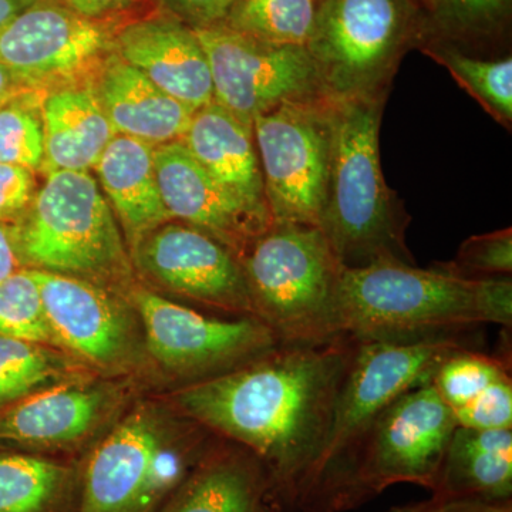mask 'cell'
<instances>
[{
	"instance_id": "obj_1",
	"label": "cell",
	"mask_w": 512,
	"mask_h": 512,
	"mask_svg": "<svg viewBox=\"0 0 512 512\" xmlns=\"http://www.w3.org/2000/svg\"><path fill=\"white\" fill-rule=\"evenodd\" d=\"M357 340L278 346L224 375L174 394L183 416L248 448L271 481L269 503L311 512L316 471Z\"/></svg>"
},
{
	"instance_id": "obj_2",
	"label": "cell",
	"mask_w": 512,
	"mask_h": 512,
	"mask_svg": "<svg viewBox=\"0 0 512 512\" xmlns=\"http://www.w3.org/2000/svg\"><path fill=\"white\" fill-rule=\"evenodd\" d=\"M339 296L346 335L359 342H426L487 323L512 326L511 275L473 279L440 265L376 262L343 269Z\"/></svg>"
},
{
	"instance_id": "obj_3",
	"label": "cell",
	"mask_w": 512,
	"mask_h": 512,
	"mask_svg": "<svg viewBox=\"0 0 512 512\" xmlns=\"http://www.w3.org/2000/svg\"><path fill=\"white\" fill-rule=\"evenodd\" d=\"M386 99L335 101L332 161L319 229L345 269L414 264L410 217L384 180L379 134Z\"/></svg>"
},
{
	"instance_id": "obj_4",
	"label": "cell",
	"mask_w": 512,
	"mask_h": 512,
	"mask_svg": "<svg viewBox=\"0 0 512 512\" xmlns=\"http://www.w3.org/2000/svg\"><path fill=\"white\" fill-rule=\"evenodd\" d=\"M254 316L281 346H320L345 338L343 266L312 225L274 222L239 256Z\"/></svg>"
},
{
	"instance_id": "obj_5",
	"label": "cell",
	"mask_w": 512,
	"mask_h": 512,
	"mask_svg": "<svg viewBox=\"0 0 512 512\" xmlns=\"http://www.w3.org/2000/svg\"><path fill=\"white\" fill-rule=\"evenodd\" d=\"M26 268L130 291L133 262L109 201L89 171L46 175L23 217L12 225Z\"/></svg>"
},
{
	"instance_id": "obj_6",
	"label": "cell",
	"mask_w": 512,
	"mask_h": 512,
	"mask_svg": "<svg viewBox=\"0 0 512 512\" xmlns=\"http://www.w3.org/2000/svg\"><path fill=\"white\" fill-rule=\"evenodd\" d=\"M466 348L461 336L416 343L357 340L316 471L311 512L350 510L353 460L367 429L397 397L430 383L448 356Z\"/></svg>"
},
{
	"instance_id": "obj_7",
	"label": "cell",
	"mask_w": 512,
	"mask_h": 512,
	"mask_svg": "<svg viewBox=\"0 0 512 512\" xmlns=\"http://www.w3.org/2000/svg\"><path fill=\"white\" fill-rule=\"evenodd\" d=\"M423 36L416 0H320L306 50L326 99H386L403 56Z\"/></svg>"
},
{
	"instance_id": "obj_8",
	"label": "cell",
	"mask_w": 512,
	"mask_h": 512,
	"mask_svg": "<svg viewBox=\"0 0 512 512\" xmlns=\"http://www.w3.org/2000/svg\"><path fill=\"white\" fill-rule=\"evenodd\" d=\"M335 101H288L252 121L274 222L318 227L332 161Z\"/></svg>"
},
{
	"instance_id": "obj_9",
	"label": "cell",
	"mask_w": 512,
	"mask_h": 512,
	"mask_svg": "<svg viewBox=\"0 0 512 512\" xmlns=\"http://www.w3.org/2000/svg\"><path fill=\"white\" fill-rule=\"evenodd\" d=\"M456 416L433 384L414 387L387 406L357 447L350 477V510L390 485L436 487Z\"/></svg>"
},
{
	"instance_id": "obj_10",
	"label": "cell",
	"mask_w": 512,
	"mask_h": 512,
	"mask_svg": "<svg viewBox=\"0 0 512 512\" xmlns=\"http://www.w3.org/2000/svg\"><path fill=\"white\" fill-rule=\"evenodd\" d=\"M127 296L143 326L147 355L185 386L224 375L281 346L252 316L212 318L143 286H133Z\"/></svg>"
},
{
	"instance_id": "obj_11",
	"label": "cell",
	"mask_w": 512,
	"mask_h": 512,
	"mask_svg": "<svg viewBox=\"0 0 512 512\" xmlns=\"http://www.w3.org/2000/svg\"><path fill=\"white\" fill-rule=\"evenodd\" d=\"M120 23L76 15L57 0H36L0 26V64L32 92L87 83L114 52Z\"/></svg>"
},
{
	"instance_id": "obj_12",
	"label": "cell",
	"mask_w": 512,
	"mask_h": 512,
	"mask_svg": "<svg viewBox=\"0 0 512 512\" xmlns=\"http://www.w3.org/2000/svg\"><path fill=\"white\" fill-rule=\"evenodd\" d=\"M32 271L56 348L109 375L143 363V326L128 296L73 276Z\"/></svg>"
},
{
	"instance_id": "obj_13",
	"label": "cell",
	"mask_w": 512,
	"mask_h": 512,
	"mask_svg": "<svg viewBox=\"0 0 512 512\" xmlns=\"http://www.w3.org/2000/svg\"><path fill=\"white\" fill-rule=\"evenodd\" d=\"M195 33L210 63L215 103L245 126L279 104L325 97L306 47L265 45L224 25Z\"/></svg>"
},
{
	"instance_id": "obj_14",
	"label": "cell",
	"mask_w": 512,
	"mask_h": 512,
	"mask_svg": "<svg viewBox=\"0 0 512 512\" xmlns=\"http://www.w3.org/2000/svg\"><path fill=\"white\" fill-rule=\"evenodd\" d=\"M130 256L147 281L167 292L239 318H255L238 256L201 229L167 222L133 245Z\"/></svg>"
},
{
	"instance_id": "obj_15",
	"label": "cell",
	"mask_w": 512,
	"mask_h": 512,
	"mask_svg": "<svg viewBox=\"0 0 512 512\" xmlns=\"http://www.w3.org/2000/svg\"><path fill=\"white\" fill-rule=\"evenodd\" d=\"M121 400L117 384L90 377L40 390L0 413V444L35 451L79 446L114 416Z\"/></svg>"
},
{
	"instance_id": "obj_16",
	"label": "cell",
	"mask_w": 512,
	"mask_h": 512,
	"mask_svg": "<svg viewBox=\"0 0 512 512\" xmlns=\"http://www.w3.org/2000/svg\"><path fill=\"white\" fill-rule=\"evenodd\" d=\"M173 421L151 404L127 414L83 467L76 512H141L154 453Z\"/></svg>"
},
{
	"instance_id": "obj_17",
	"label": "cell",
	"mask_w": 512,
	"mask_h": 512,
	"mask_svg": "<svg viewBox=\"0 0 512 512\" xmlns=\"http://www.w3.org/2000/svg\"><path fill=\"white\" fill-rule=\"evenodd\" d=\"M153 157L161 197L173 221L207 232L238 258L274 224L228 194L183 141L154 146Z\"/></svg>"
},
{
	"instance_id": "obj_18",
	"label": "cell",
	"mask_w": 512,
	"mask_h": 512,
	"mask_svg": "<svg viewBox=\"0 0 512 512\" xmlns=\"http://www.w3.org/2000/svg\"><path fill=\"white\" fill-rule=\"evenodd\" d=\"M114 52L191 110L214 101L210 63L197 33L168 13L120 25Z\"/></svg>"
},
{
	"instance_id": "obj_19",
	"label": "cell",
	"mask_w": 512,
	"mask_h": 512,
	"mask_svg": "<svg viewBox=\"0 0 512 512\" xmlns=\"http://www.w3.org/2000/svg\"><path fill=\"white\" fill-rule=\"evenodd\" d=\"M89 83L116 134L151 146L181 140L195 113L116 52L104 60Z\"/></svg>"
},
{
	"instance_id": "obj_20",
	"label": "cell",
	"mask_w": 512,
	"mask_h": 512,
	"mask_svg": "<svg viewBox=\"0 0 512 512\" xmlns=\"http://www.w3.org/2000/svg\"><path fill=\"white\" fill-rule=\"evenodd\" d=\"M181 141L205 171L258 217L274 222L266 204L254 131L211 101L192 114Z\"/></svg>"
},
{
	"instance_id": "obj_21",
	"label": "cell",
	"mask_w": 512,
	"mask_h": 512,
	"mask_svg": "<svg viewBox=\"0 0 512 512\" xmlns=\"http://www.w3.org/2000/svg\"><path fill=\"white\" fill-rule=\"evenodd\" d=\"M269 498L271 481L262 461L218 437L157 512H262Z\"/></svg>"
},
{
	"instance_id": "obj_22",
	"label": "cell",
	"mask_w": 512,
	"mask_h": 512,
	"mask_svg": "<svg viewBox=\"0 0 512 512\" xmlns=\"http://www.w3.org/2000/svg\"><path fill=\"white\" fill-rule=\"evenodd\" d=\"M153 150L146 141L117 134L94 167L97 183L130 247L148 232L173 221L161 197Z\"/></svg>"
},
{
	"instance_id": "obj_23",
	"label": "cell",
	"mask_w": 512,
	"mask_h": 512,
	"mask_svg": "<svg viewBox=\"0 0 512 512\" xmlns=\"http://www.w3.org/2000/svg\"><path fill=\"white\" fill-rule=\"evenodd\" d=\"M45 157L40 171L94 170L117 136L90 83L46 93L42 100Z\"/></svg>"
},
{
	"instance_id": "obj_24",
	"label": "cell",
	"mask_w": 512,
	"mask_h": 512,
	"mask_svg": "<svg viewBox=\"0 0 512 512\" xmlns=\"http://www.w3.org/2000/svg\"><path fill=\"white\" fill-rule=\"evenodd\" d=\"M431 494L437 498L512 501V430L458 426Z\"/></svg>"
},
{
	"instance_id": "obj_25",
	"label": "cell",
	"mask_w": 512,
	"mask_h": 512,
	"mask_svg": "<svg viewBox=\"0 0 512 512\" xmlns=\"http://www.w3.org/2000/svg\"><path fill=\"white\" fill-rule=\"evenodd\" d=\"M82 470L35 454L0 453V512H76Z\"/></svg>"
},
{
	"instance_id": "obj_26",
	"label": "cell",
	"mask_w": 512,
	"mask_h": 512,
	"mask_svg": "<svg viewBox=\"0 0 512 512\" xmlns=\"http://www.w3.org/2000/svg\"><path fill=\"white\" fill-rule=\"evenodd\" d=\"M84 375L83 363L62 349L0 336V409Z\"/></svg>"
},
{
	"instance_id": "obj_27",
	"label": "cell",
	"mask_w": 512,
	"mask_h": 512,
	"mask_svg": "<svg viewBox=\"0 0 512 512\" xmlns=\"http://www.w3.org/2000/svg\"><path fill=\"white\" fill-rule=\"evenodd\" d=\"M421 50L441 64L454 80L501 126L512 124V59L484 60L468 56L460 47L444 40L430 39Z\"/></svg>"
},
{
	"instance_id": "obj_28",
	"label": "cell",
	"mask_w": 512,
	"mask_h": 512,
	"mask_svg": "<svg viewBox=\"0 0 512 512\" xmlns=\"http://www.w3.org/2000/svg\"><path fill=\"white\" fill-rule=\"evenodd\" d=\"M316 0H238L220 25L271 46L306 47Z\"/></svg>"
},
{
	"instance_id": "obj_29",
	"label": "cell",
	"mask_w": 512,
	"mask_h": 512,
	"mask_svg": "<svg viewBox=\"0 0 512 512\" xmlns=\"http://www.w3.org/2000/svg\"><path fill=\"white\" fill-rule=\"evenodd\" d=\"M45 94L26 92L0 106V163L40 171L45 157L42 100Z\"/></svg>"
},
{
	"instance_id": "obj_30",
	"label": "cell",
	"mask_w": 512,
	"mask_h": 512,
	"mask_svg": "<svg viewBox=\"0 0 512 512\" xmlns=\"http://www.w3.org/2000/svg\"><path fill=\"white\" fill-rule=\"evenodd\" d=\"M511 377L510 362L468 348L448 356L431 384L440 399L456 414L466 409L493 384Z\"/></svg>"
},
{
	"instance_id": "obj_31",
	"label": "cell",
	"mask_w": 512,
	"mask_h": 512,
	"mask_svg": "<svg viewBox=\"0 0 512 512\" xmlns=\"http://www.w3.org/2000/svg\"><path fill=\"white\" fill-rule=\"evenodd\" d=\"M512 0H436L424 12L423 42L493 35L510 15ZM421 42V43H423Z\"/></svg>"
},
{
	"instance_id": "obj_32",
	"label": "cell",
	"mask_w": 512,
	"mask_h": 512,
	"mask_svg": "<svg viewBox=\"0 0 512 512\" xmlns=\"http://www.w3.org/2000/svg\"><path fill=\"white\" fill-rule=\"evenodd\" d=\"M0 336L55 346L42 293L30 268L18 269L0 282Z\"/></svg>"
},
{
	"instance_id": "obj_33",
	"label": "cell",
	"mask_w": 512,
	"mask_h": 512,
	"mask_svg": "<svg viewBox=\"0 0 512 512\" xmlns=\"http://www.w3.org/2000/svg\"><path fill=\"white\" fill-rule=\"evenodd\" d=\"M464 278H494L510 276L512 272V229L510 227L488 234L474 235L460 245L456 259L441 264Z\"/></svg>"
},
{
	"instance_id": "obj_34",
	"label": "cell",
	"mask_w": 512,
	"mask_h": 512,
	"mask_svg": "<svg viewBox=\"0 0 512 512\" xmlns=\"http://www.w3.org/2000/svg\"><path fill=\"white\" fill-rule=\"evenodd\" d=\"M454 416L466 429L512 430V377L493 384Z\"/></svg>"
},
{
	"instance_id": "obj_35",
	"label": "cell",
	"mask_w": 512,
	"mask_h": 512,
	"mask_svg": "<svg viewBox=\"0 0 512 512\" xmlns=\"http://www.w3.org/2000/svg\"><path fill=\"white\" fill-rule=\"evenodd\" d=\"M36 191L33 171L0 163V222L9 227L15 225L32 204Z\"/></svg>"
},
{
	"instance_id": "obj_36",
	"label": "cell",
	"mask_w": 512,
	"mask_h": 512,
	"mask_svg": "<svg viewBox=\"0 0 512 512\" xmlns=\"http://www.w3.org/2000/svg\"><path fill=\"white\" fill-rule=\"evenodd\" d=\"M161 10L191 29L220 25L238 0H157Z\"/></svg>"
},
{
	"instance_id": "obj_37",
	"label": "cell",
	"mask_w": 512,
	"mask_h": 512,
	"mask_svg": "<svg viewBox=\"0 0 512 512\" xmlns=\"http://www.w3.org/2000/svg\"><path fill=\"white\" fill-rule=\"evenodd\" d=\"M399 512H512V501H487L480 498H437L404 505Z\"/></svg>"
},
{
	"instance_id": "obj_38",
	"label": "cell",
	"mask_w": 512,
	"mask_h": 512,
	"mask_svg": "<svg viewBox=\"0 0 512 512\" xmlns=\"http://www.w3.org/2000/svg\"><path fill=\"white\" fill-rule=\"evenodd\" d=\"M82 18L114 20L140 5L141 0H57Z\"/></svg>"
},
{
	"instance_id": "obj_39",
	"label": "cell",
	"mask_w": 512,
	"mask_h": 512,
	"mask_svg": "<svg viewBox=\"0 0 512 512\" xmlns=\"http://www.w3.org/2000/svg\"><path fill=\"white\" fill-rule=\"evenodd\" d=\"M20 265L22 262L16 249L12 228L0 222V282L18 271Z\"/></svg>"
},
{
	"instance_id": "obj_40",
	"label": "cell",
	"mask_w": 512,
	"mask_h": 512,
	"mask_svg": "<svg viewBox=\"0 0 512 512\" xmlns=\"http://www.w3.org/2000/svg\"><path fill=\"white\" fill-rule=\"evenodd\" d=\"M23 92H26V89H23L18 80L13 77V74L0 64V106Z\"/></svg>"
},
{
	"instance_id": "obj_41",
	"label": "cell",
	"mask_w": 512,
	"mask_h": 512,
	"mask_svg": "<svg viewBox=\"0 0 512 512\" xmlns=\"http://www.w3.org/2000/svg\"><path fill=\"white\" fill-rule=\"evenodd\" d=\"M35 2L36 0H0V26L8 23Z\"/></svg>"
},
{
	"instance_id": "obj_42",
	"label": "cell",
	"mask_w": 512,
	"mask_h": 512,
	"mask_svg": "<svg viewBox=\"0 0 512 512\" xmlns=\"http://www.w3.org/2000/svg\"><path fill=\"white\" fill-rule=\"evenodd\" d=\"M417 3H419L420 6H423V8H430L431 5H433L436 0H416Z\"/></svg>"
},
{
	"instance_id": "obj_43",
	"label": "cell",
	"mask_w": 512,
	"mask_h": 512,
	"mask_svg": "<svg viewBox=\"0 0 512 512\" xmlns=\"http://www.w3.org/2000/svg\"><path fill=\"white\" fill-rule=\"evenodd\" d=\"M262 512H284V511L278 510V508H275L274 505L268 504V505H266L264 510H262Z\"/></svg>"
},
{
	"instance_id": "obj_44",
	"label": "cell",
	"mask_w": 512,
	"mask_h": 512,
	"mask_svg": "<svg viewBox=\"0 0 512 512\" xmlns=\"http://www.w3.org/2000/svg\"><path fill=\"white\" fill-rule=\"evenodd\" d=\"M387 512H399V508H397V507H394V508H392V510H390V511H387Z\"/></svg>"
},
{
	"instance_id": "obj_45",
	"label": "cell",
	"mask_w": 512,
	"mask_h": 512,
	"mask_svg": "<svg viewBox=\"0 0 512 512\" xmlns=\"http://www.w3.org/2000/svg\"><path fill=\"white\" fill-rule=\"evenodd\" d=\"M316 2H318V3H319V2H320V0H316Z\"/></svg>"
}]
</instances>
